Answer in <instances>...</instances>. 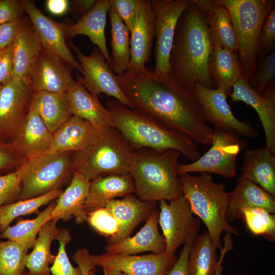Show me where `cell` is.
<instances>
[{"mask_svg": "<svg viewBox=\"0 0 275 275\" xmlns=\"http://www.w3.org/2000/svg\"><path fill=\"white\" fill-rule=\"evenodd\" d=\"M124 96L135 108L154 117L188 135L196 143L211 145L212 129L204 121L195 95L179 85L169 73L125 71L116 75Z\"/></svg>", "mask_w": 275, "mask_h": 275, "instance_id": "6da1fadb", "label": "cell"}, {"mask_svg": "<svg viewBox=\"0 0 275 275\" xmlns=\"http://www.w3.org/2000/svg\"><path fill=\"white\" fill-rule=\"evenodd\" d=\"M213 48L205 14L189 1L177 22L169 57V74L193 93L197 85L215 89L210 72Z\"/></svg>", "mask_w": 275, "mask_h": 275, "instance_id": "7a4b0ae2", "label": "cell"}, {"mask_svg": "<svg viewBox=\"0 0 275 275\" xmlns=\"http://www.w3.org/2000/svg\"><path fill=\"white\" fill-rule=\"evenodd\" d=\"M113 126L135 149L147 147L158 150L173 149L194 161L201 156L197 144L188 135L160 120L114 98L108 99Z\"/></svg>", "mask_w": 275, "mask_h": 275, "instance_id": "3957f363", "label": "cell"}, {"mask_svg": "<svg viewBox=\"0 0 275 275\" xmlns=\"http://www.w3.org/2000/svg\"><path fill=\"white\" fill-rule=\"evenodd\" d=\"M181 153L177 150L147 147L135 149L128 170L140 200L171 201L183 196L176 167Z\"/></svg>", "mask_w": 275, "mask_h": 275, "instance_id": "277c9868", "label": "cell"}, {"mask_svg": "<svg viewBox=\"0 0 275 275\" xmlns=\"http://www.w3.org/2000/svg\"><path fill=\"white\" fill-rule=\"evenodd\" d=\"M179 176L183 196L188 200L193 213L204 222L214 244L221 250V236L224 231L236 236L240 234L227 217L228 193L225 190V185L214 181L208 173Z\"/></svg>", "mask_w": 275, "mask_h": 275, "instance_id": "5b68a950", "label": "cell"}, {"mask_svg": "<svg viewBox=\"0 0 275 275\" xmlns=\"http://www.w3.org/2000/svg\"><path fill=\"white\" fill-rule=\"evenodd\" d=\"M135 150L115 127L102 128L89 145L74 152L73 172L90 181L101 176L127 173Z\"/></svg>", "mask_w": 275, "mask_h": 275, "instance_id": "8992f818", "label": "cell"}, {"mask_svg": "<svg viewBox=\"0 0 275 275\" xmlns=\"http://www.w3.org/2000/svg\"><path fill=\"white\" fill-rule=\"evenodd\" d=\"M229 11L236 33L242 76L248 82L260 62L259 41L274 0H221Z\"/></svg>", "mask_w": 275, "mask_h": 275, "instance_id": "52a82bcc", "label": "cell"}, {"mask_svg": "<svg viewBox=\"0 0 275 275\" xmlns=\"http://www.w3.org/2000/svg\"><path fill=\"white\" fill-rule=\"evenodd\" d=\"M74 153H45L25 159L15 171L21 183L18 200L42 196L71 179Z\"/></svg>", "mask_w": 275, "mask_h": 275, "instance_id": "ba28073f", "label": "cell"}, {"mask_svg": "<svg viewBox=\"0 0 275 275\" xmlns=\"http://www.w3.org/2000/svg\"><path fill=\"white\" fill-rule=\"evenodd\" d=\"M211 147L198 159L187 164H177L178 175L191 172L213 173L232 178L236 173V159L245 147V142L233 131L213 129Z\"/></svg>", "mask_w": 275, "mask_h": 275, "instance_id": "9c48e42d", "label": "cell"}, {"mask_svg": "<svg viewBox=\"0 0 275 275\" xmlns=\"http://www.w3.org/2000/svg\"><path fill=\"white\" fill-rule=\"evenodd\" d=\"M33 88L29 77H12L0 92V141L12 143L30 108Z\"/></svg>", "mask_w": 275, "mask_h": 275, "instance_id": "30bf717a", "label": "cell"}, {"mask_svg": "<svg viewBox=\"0 0 275 275\" xmlns=\"http://www.w3.org/2000/svg\"><path fill=\"white\" fill-rule=\"evenodd\" d=\"M154 16V49L156 74L169 73V57L178 20L189 0H152Z\"/></svg>", "mask_w": 275, "mask_h": 275, "instance_id": "8fae6325", "label": "cell"}, {"mask_svg": "<svg viewBox=\"0 0 275 275\" xmlns=\"http://www.w3.org/2000/svg\"><path fill=\"white\" fill-rule=\"evenodd\" d=\"M201 107L203 118L213 129L233 131L239 135L257 138L259 132L249 122L240 121L233 114L222 87L209 89L198 85L193 93Z\"/></svg>", "mask_w": 275, "mask_h": 275, "instance_id": "7c38bea8", "label": "cell"}, {"mask_svg": "<svg viewBox=\"0 0 275 275\" xmlns=\"http://www.w3.org/2000/svg\"><path fill=\"white\" fill-rule=\"evenodd\" d=\"M168 203L159 201L158 223L166 243V253L175 254L191 234L199 229L200 223L194 216L190 203L184 196Z\"/></svg>", "mask_w": 275, "mask_h": 275, "instance_id": "4fadbf2b", "label": "cell"}, {"mask_svg": "<svg viewBox=\"0 0 275 275\" xmlns=\"http://www.w3.org/2000/svg\"><path fill=\"white\" fill-rule=\"evenodd\" d=\"M84 77L77 76V80L92 94L98 96L103 93L114 97L131 108V105L122 92L115 75L98 47H94L90 56L84 54L75 45Z\"/></svg>", "mask_w": 275, "mask_h": 275, "instance_id": "5bb4252c", "label": "cell"}, {"mask_svg": "<svg viewBox=\"0 0 275 275\" xmlns=\"http://www.w3.org/2000/svg\"><path fill=\"white\" fill-rule=\"evenodd\" d=\"M90 259L95 266L102 269H116L128 275H168L177 258L175 254L166 252L142 256L105 252L100 255H90Z\"/></svg>", "mask_w": 275, "mask_h": 275, "instance_id": "9a60e30c", "label": "cell"}, {"mask_svg": "<svg viewBox=\"0 0 275 275\" xmlns=\"http://www.w3.org/2000/svg\"><path fill=\"white\" fill-rule=\"evenodd\" d=\"M73 67L42 47L29 75L33 92H68L76 84Z\"/></svg>", "mask_w": 275, "mask_h": 275, "instance_id": "2e32d148", "label": "cell"}, {"mask_svg": "<svg viewBox=\"0 0 275 275\" xmlns=\"http://www.w3.org/2000/svg\"><path fill=\"white\" fill-rule=\"evenodd\" d=\"M43 48L58 56L82 74V69L74 58L65 41L61 23L44 15L32 1H20Z\"/></svg>", "mask_w": 275, "mask_h": 275, "instance_id": "e0dca14e", "label": "cell"}, {"mask_svg": "<svg viewBox=\"0 0 275 275\" xmlns=\"http://www.w3.org/2000/svg\"><path fill=\"white\" fill-rule=\"evenodd\" d=\"M130 34V58L127 71L143 72L151 55L155 37L154 16L151 1L140 0L137 18Z\"/></svg>", "mask_w": 275, "mask_h": 275, "instance_id": "ac0fdd59", "label": "cell"}, {"mask_svg": "<svg viewBox=\"0 0 275 275\" xmlns=\"http://www.w3.org/2000/svg\"><path fill=\"white\" fill-rule=\"evenodd\" d=\"M230 96L232 101H242L255 109L264 131L265 148L275 155V90L259 95L241 76L233 84Z\"/></svg>", "mask_w": 275, "mask_h": 275, "instance_id": "d6986e66", "label": "cell"}, {"mask_svg": "<svg viewBox=\"0 0 275 275\" xmlns=\"http://www.w3.org/2000/svg\"><path fill=\"white\" fill-rule=\"evenodd\" d=\"M111 6L110 0L96 1L92 8L76 23H61L65 38L78 35L88 37L102 52L110 68L111 57L107 48L105 28Z\"/></svg>", "mask_w": 275, "mask_h": 275, "instance_id": "ffe728a7", "label": "cell"}, {"mask_svg": "<svg viewBox=\"0 0 275 275\" xmlns=\"http://www.w3.org/2000/svg\"><path fill=\"white\" fill-rule=\"evenodd\" d=\"M52 140L53 133L36 109L30 106L29 112L12 143L18 154L26 159L45 153L49 149Z\"/></svg>", "mask_w": 275, "mask_h": 275, "instance_id": "44dd1931", "label": "cell"}, {"mask_svg": "<svg viewBox=\"0 0 275 275\" xmlns=\"http://www.w3.org/2000/svg\"><path fill=\"white\" fill-rule=\"evenodd\" d=\"M159 212L156 207L135 235L114 244H107L105 252L122 255H135L147 251L156 254L166 253V241L158 228Z\"/></svg>", "mask_w": 275, "mask_h": 275, "instance_id": "7402d4cb", "label": "cell"}, {"mask_svg": "<svg viewBox=\"0 0 275 275\" xmlns=\"http://www.w3.org/2000/svg\"><path fill=\"white\" fill-rule=\"evenodd\" d=\"M156 202L143 201L133 194L108 202L105 207L116 217L120 228L115 236L107 240V244L117 243L130 236L139 224L147 221L156 208Z\"/></svg>", "mask_w": 275, "mask_h": 275, "instance_id": "603a6c76", "label": "cell"}, {"mask_svg": "<svg viewBox=\"0 0 275 275\" xmlns=\"http://www.w3.org/2000/svg\"><path fill=\"white\" fill-rule=\"evenodd\" d=\"M134 193V182L128 172L96 178L90 181L84 211L87 215L89 212L105 207L108 202L117 197Z\"/></svg>", "mask_w": 275, "mask_h": 275, "instance_id": "cb8c5ba5", "label": "cell"}, {"mask_svg": "<svg viewBox=\"0 0 275 275\" xmlns=\"http://www.w3.org/2000/svg\"><path fill=\"white\" fill-rule=\"evenodd\" d=\"M98 132L88 121L72 116L53 133L51 145L44 154L80 151L92 143Z\"/></svg>", "mask_w": 275, "mask_h": 275, "instance_id": "d4e9b609", "label": "cell"}, {"mask_svg": "<svg viewBox=\"0 0 275 275\" xmlns=\"http://www.w3.org/2000/svg\"><path fill=\"white\" fill-rule=\"evenodd\" d=\"M250 207L263 208L274 214L275 198L254 182L238 177L236 186L228 193V221L242 218V210Z\"/></svg>", "mask_w": 275, "mask_h": 275, "instance_id": "484cf974", "label": "cell"}, {"mask_svg": "<svg viewBox=\"0 0 275 275\" xmlns=\"http://www.w3.org/2000/svg\"><path fill=\"white\" fill-rule=\"evenodd\" d=\"M206 17L214 44L237 52L236 33L230 13L221 0H193Z\"/></svg>", "mask_w": 275, "mask_h": 275, "instance_id": "4316f807", "label": "cell"}, {"mask_svg": "<svg viewBox=\"0 0 275 275\" xmlns=\"http://www.w3.org/2000/svg\"><path fill=\"white\" fill-rule=\"evenodd\" d=\"M90 181L73 172L69 185L58 197L51 212V219L67 221L73 216L78 224L86 221L87 215L84 205L88 195Z\"/></svg>", "mask_w": 275, "mask_h": 275, "instance_id": "83f0119b", "label": "cell"}, {"mask_svg": "<svg viewBox=\"0 0 275 275\" xmlns=\"http://www.w3.org/2000/svg\"><path fill=\"white\" fill-rule=\"evenodd\" d=\"M239 177L254 182L275 197V155L265 147L246 149Z\"/></svg>", "mask_w": 275, "mask_h": 275, "instance_id": "f1b7e54d", "label": "cell"}, {"mask_svg": "<svg viewBox=\"0 0 275 275\" xmlns=\"http://www.w3.org/2000/svg\"><path fill=\"white\" fill-rule=\"evenodd\" d=\"M68 93L73 116L88 121L97 130L113 126L111 112L78 80Z\"/></svg>", "mask_w": 275, "mask_h": 275, "instance_id": "f546056e", "label": "cell"}, {"mask_svg": "<svg viewBox=\"0 0 275 275\" xmlns=\"http://www.w3.org/2000/svg\"><path fill=\"white\" fill-rule=\"evenodd\" d=\"M30 106L36 109L52 133L73 116L68 92H33Z\"/></svg>", "mask_w": 275, "mask_h": 275, "instance_id": "4dcf8cb0", "label": "cell"}, {"mask_svg": "<svg viewBox=\"0 0 275 275\" xmlns=\"http://www.w3.org/2000/svg\"><path fill=\"white\" fill-rule=\"evenodd\" d=\"M210 72L215 88H223L226 95L230 96L233 84L242 76V68L237 53L214 44Z\"/></svg>", "mask_w": 275, "mask_h": 275, "instance_id": "1f68e13d", "label": "cell"}, {"mask_svg": "<svg viewBox=\"0 0 275 275\" xmlns=\"http://www.w3.org/2000/svg\"><path fill=\"white\" fill-rule=\"evenodd\" d=\"M41 48L39 38L29 18H25L14 43L12 77H29Z\"/></svg>", "mask_w": 275, "mask_h": 275, "instance_id": "d6a6232c", "label": "cell"}, {"mask_svg": "<svg viewBox=\"0 0 275 275\" xmlns=\"http://www.w3.org/2000/svg\"><path fill=\"white\" fill-rule=\"evenodd\" d=\"M58 222L50 219L42 226L38 232L33 251L28 254L25 267L33 274L50 273L49 264L53 262L56 258L50 252V246L61 230L57 227Z\"/></svg>", "mask_w": 275, "mask_h": 275, "instance_id": "836d02e7", "label": "cell"}, {"mask_svg": "<svg viewBox=\"0 0 275 275\" xmlns=\"http://www.w3.org/2000/svg\"><path fill=\"white\" fill-rule=\"evenodd\" d=\"M108 14L111 25V68L114 74L118 75L126 71L129 64L130 32L112 5Z\"/></svg>", "mask_w": 275, "mask_h": 275, "instance_id": "e575fe53", "label": "cell"}, {"mask_svg": "<svg viewBox=\"0 0 275 275\" xmlns=\"http://www.w3.org/2000/svg\"><path fill=\"white\" fill-rule=\"evenodd\" d=\"M216 249L208 232L197 236L189 253L187 275H214Z\"/></svg>", "mask_w": 275, "mask_h": 275, "instance_id": "d590c367", "label": "cell"}, {"mask_svg": "<svg viewBox=\"0 0 275 275\" xmlns=\"http://www.w3.org/2000/svg\"><path fill=\"white\" fill-rule=\"evenodd\" d=\"M56 203L52 201L47 207L33 219L20 220L8 227L0 234V238H6L20 244L28 252L33 248L36 237L42 226L51 219V212Z\"/></svg>", "mask_w": 275, "mask_h": 275, "instance_id": "8d00e7d4", "label": "cell"}, {"mask_svg": "<svg viewBox=\"0 0 275 275\" xmlns=\"http://www.w3.org/2000/svg\"><path fill=\"white\" fill-rule=\"evenodd\" d=\"M62 192L60 188H56L40 196L0 206V232L4 231L17 217L34 213L39 214L41 206L58 198Z\"/></svg>", "mask_w": 275, "mask_h": 275, "instance_id": "74e56055", "label": "cell"}, {"mask_svg": "<svg viewBox=\"0 0 275 275\" xmlns=\"http://www.w3.org/2000/svg\"><path fill=\"white\" fill-rule=\"evenodd\" d=\"M242 218L254 235L275 241V215L263 208L250 207L242 210Z\"/></svg>", "mask_w": 275, "mask_h": 275, "instance_id": "f35d334b", "label": "cell"}, {"mask_svg": "<svg viewBox=\"0 0 275 275\" xmlns=\"http://www.w3.org/2000/svg\"><path fill=\"white\" fill-rule=\"evenodd\" d=\"M27 252L15 241H0V275H22Z\"/></svg>", "mask_w": 275, "mask_h": 275, "instance_id": "ab89813d", "label": "cell"}, {"mask_svg": "<svg viewBox=\"0 0 275 275\" xmlns=\"http://www.w3.org/2000/svg\"><path fill=\"white\" fill-rule=\"evenodd\" d=\"M248 83L261 95L275 90V51L260 60L257 72Z\"/></svg>", "mask_w": 275, "mask_h": 275, "instance_id": "60d3db41", "label": "cell"}, {"mask_svg": "<svg viewBox=\"0 0 275 275\" xmlns=\"http://www.w3.org/2000/svg\"><path fill=\"white\" fill-rule=\"evenodd\" d=\"M56 240L59 243L58 253L52 265L49 268L51 275H82L80 269L74 267L70 263L66 251V246L71 240V235L67 228L61 229Z\"/></svg>", "mask_w": 275, "mask_h": 275, "instance_id": "b9f144b4", "label": "cell"}, {"mask_svg": "<svg viewBox=\"0 0 275 275\" xmlns=\"http://www.w3.org/2000/svg\"><path fill=\"white\" fill-rule=\"evenodd\" d=\"M86 221L100 235L107 240L115 236L120 230V223L106 207L96 209L87 214Z\"/></svg>", "mask_w": 275, "mask_h": 275, "instance_id": "7bdbcfd3", "label": "cell"}, {"mask_svg": "<svg viewBox=\"0 0 275 275\" xmlns=\"http://www.w3.org/2000/svg\"><path fill=\"white\" fill-rule=\"evenodd\" d=\"M21 191V180L15 171L0 176V206L18 200Z\"/></svg>", "mask_w": 275, "mask_h": 275, "instance_id": "ee69618b", "label": "cell"}, {"mask_svg": "<svg viewBox=\"0 0 275 275\" xmlns=\"http://www.w3.org/2000/svg\"><path fill=\"white\" fill-rule=\"evenodd\" d=\"M275 51V6L263 24L259 41V57L261 59Z\"/></svg>", "mask_w": 275, "mask_h": 275, "instance_id": "f6af8a7d", "label": "cell"}, {"mask_svg": "<svg viewBox=\"0 0 275 275\" xmlns=\"http://www.w3.org/2000/svg\"><path fill=\"white\" fill-rule=\"evenodd\" d=\"M130 33L135 25L140 0H110Z\"/></svg>", "mask_w": 275, "mask_h": 275, "instance_id": "bcb514c9", "label": "cell"}, {"mask_svg": "<svg viewBox=\"0 0 275 275\" xmlns=\"http://www.w3.org/2000/svg\"><path fill=\"white\" fill-rule=\"evenodd\" d=\"M24 159L16 151L12 143L0 141V172L16 169Z\"/></svg>", "mask_w": 275, "mask_h": 275, "instance_id": "7dc6e473", "label": "cell"}, {"mask_svg": "<svg viewBox=\"0 0 275 275\" xmlns=\"http://www.w3.org/2000/svg\"><path fill=\"white\" fill-rule=\"evenodd\" d=\"M25 19V18L22 17L0 24V51L15 41Z\"/></svg>", "mask_w": 275, "mask_h": 275, "instance_id": "c3c4849f", "label": "cell"}, {"mask_svg": "<svg viewBox=\"0 0 275 275\" xmlns=\"http://www.w3.org/2000/svg\"><path fill=\"white\" fill-rule=\"evenodd\" d=\"M14 43L0 51V85H4L12 78L14 67Z\"/></svg>", "mask_w": 275, "mask_h": 275, "instance_id": "681fc988", "label": "cell"}, {"mask_svg": "<svg viewBox=\"0 0 275 275\" xmlns=\"http://www.w3.org/2000/svg\"><path fill=\"white\" fill-rule=\"evenodd\" d=\"M24 12L20 1L0 0V24L22 17Z\"/></svg>", "mask_w": 275, "mask_h": 275, "instance_id": "f907efd6", "label": "cell"}, {"mask_svg": "<svg viewBox=\"0 0 275 275\" xmlns=\"http://www.w3.org/2000/svg\"><path fill=\"white\" fill-rule=\"evenodd\" d=\"M198 230L194 231L188 240L183 244L179 258L168 275H187V264L189 255L193 243L197 236Z\"/></svg>", "mask_w": 275, "mask_h": 275, "instance_id": "816d5d0a", "label": "cell"}, {"mask_svg": "<svg viewBox=\"0 0 275 275\" xmlns=\"http://www.w3.org/2000/svg\"><path fill=\"white\" fill-rule=\"evenodd\" d=\"M90 253L86 249H81L73 256V260L78 265L82 275H95V266L90 259Z\"/></svg>", "mask_w": 275, "mask_h": 275, "instance_id": "f5cc1de1", "label": "cell"}, {"mask_svg": "<svg viewBox=\"0 0 275 275\" xmlns=\"http://www.w3.org/2000/svg\"><path fill=\"white\" fill-rule=\"evenodd\" d=\"M69 1L67 0H48L46 6L48 11L53 15H61L68 9Z\"/></svg>", "mask_w": 275, "mask_h": 275, "instance_id": "db71d44e", "label": "cell"}, {"mask_svg": "<svg viewBox=\"0 0 275 275\" xmlns=\"http://www.w3.org/2000/svg\"><path fill=\"white\" fill-rule=\"evenodd\" d=\"M224 246L221 251V255L219 259L218 260L214 275H222L223 267L222 266L223 260L225 255L227 251L233 249V241L231 236V234L229 233H225V236L224 237Z\"/></svg>", "mask_w": 275, "mask_h": 275, "instance_id": "11a10c76", "label": "cell"}, {"mask_svg": "<svg viewBox=\"0 0 275 275\" xmlns=\"http://www.w3.org/2000/svg\"><path fill=\"white\" fill-rule=\"evenodd\" d=\"M95 0H75L72 1V6L74 11L82 15L87 14L93 7Z\"/></svg>", "mask_w": 275, "mask_h": 275, "instance_id": "9f6ffc18", "label": "cell"}, {"mask_svg": "<svg viewBox=\"0 0 275 275\" xmlns=\"http://www.w3.org/2000/svg\"><path fill=\"white\" fill-rule=\"evenodd\" d=\"M103 275H128L121 271L113 269H103Z\"/></svg>", "mask_w": 275, "mask_h": 275, "instance_id": "6f0895ef", "label": "cell"}, {"mask_svg": "<svg viewBox=\"0 0 275 275\" xmlns=\"http://www.w3.org/2000/svg\"><path fill=\"white\" fill-rule=\"evenodd\" d=\"M22 275H51L50 273H46V274H33L29 272V271H27L26 272H24V273Z\"/></svg>", "mask_w": 275, "mask_h": 275, "instance_id": "680465c9", "label": "cell"}, {"mask_svg": "<svg viewBox=\"0 0 275 275\" xmlns=\"http://www.w3.org/2000/svg\"><path fill=\"white\" fill-rule=\"evenodd\" d=\"M3 85H0V92H1V91L2 88V87H3Z\"/></svg>", "mask_w": 275, "mask_h": 275, "instance_id": "91938a15", "label": "cell"}]
</instances>
